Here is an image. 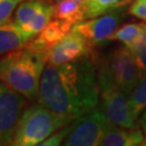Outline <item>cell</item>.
<instances>
[{
    "label": "cell",
    "mask_w": 146,
    "mask_h": 146,
    "mask_svg": "<svg viewBox=\"0 0 146 146\" xmlns=\"http://www.w3.org/2000/svg\"><path fill=\"white\" fill-rule=\"evenodd\" d=\"M37 101L73 121L96 108L100 88L95 61L87 56L62 65L48 64Z\"/></svg>",
    "instance_id": "6da1fadb"
},
{
    "label": "cell",
    "mask_w": 146,
    "mask_h": 146,
    "mask_svg": "<svg viewBox=\"0 0 146 146\" xmlns=\"http://www.w3.org/2000/svg\"><path fill=\"white\" fill-rule=\"evenodd\" d=\"M46 64L43 55L26 47L12 51L0 60V82L35 102Z\"/></svg>",
    "instance_id": "7a4b0ae2"
},
{
    "label": "cell",
    "mask_w": 146,
    "mask_h": 146,
    "mask_svg": "<svg viewBox=\"0 0 146 146\" xmlns=\"http://www.w3.org/2000/svg\"><path fill=\"white\" fill-rule=\"evenodd\" d=\"M72 121L40 103L27 106L17 122L12 145H40L49 136Z\"/></svg>",
    "instance_id": "3957f363"
},
{
    "label": "cell",
    "mask_w": 146,
    "mask_h": 146,
    "mask_svg": "<svg viewBox=\"0 0 146 146\" xmlns=\"http://www.w3.org/2000/svg\"><path fill=\"white\" fill-rule=\"evenodd\" d=\"M98 68L101 108L114 125L123 128H137L129 96L116 84L105 58L95 60Z\"/></svg>",
    "instance_id": "277c9868"
},
{
    "label": "cell",
    "mask_w": 146,
    "mask_h": 146,
    "mask_svg": "<svg viewBox=\"0 0 146 146\" xmlns=\"http://www.w3.org/2000/svg\"><path fill=\"white\" fill-rule=\"evenodd\" d=\"M110 121L101 107H96L70 122V130L63 142L65 146H96Z\"/></svg>",
    "instance_id": "5b68a950"
},
{
    "label": "cell",
    "mask_w": 146,
    "mask_h": 146,
    "mask_svg": "<svg viewBox=\"0 0 146 146\" xmlns=\"http://www.w3.org/2000/svg\"><path fill=\"white\" fill-rule=\"evenodd\" d=\"M125 15V11L121 5L114 10L76 24L73 31L84 37L91 48L96 47L110 41V37L123 21Z\"/></svg>",
    "instance_id": "8992f818"
},
{
    "label": "cell",
    "mask_w": 146,
    "mask_h": 146,
    "mask_svg": "<svg viewBox=\"0 0 146 146\" xmlns=\"http://www.w3.org/2000/svg\"><path fill=\"white\" fill-rule=\"evenodd\" d=\"M28 102L25 96L0 82V146L13 144L16 125Z\"/></svg>",
    "instance_id": "52a82bcc"
},
{
    "label": "cell",
    "mask_w": 146,
    "mask_h": 146,
    "mask_svg": "<svg viewBox=\"0 0 146 146\" xmlns=\"http://www.w3.org/2000/svg\"><path fill=\"white\" fill-rule=\"evenodd\" d=\"M54 17L51 0H24L17 5L14 22L31 41Z\"/></svg>",
    "instance_id": "ba28073f"
},
{
    "label": "cell",
    "mask_w": 146,
    "mask_h": 146,
    "mask_svg": "<svg viewBox=\"0 0 146 146\" xmlns=\"http://www.w3.org/2000/svg\"><path fill=\"white\" fill-rule=\"evenodd\" d=\"M105 60L116 84L129 96L143 75L130 49L122 44L114 49Z\"/></svg>",
    "instance_id": "9c48e42d"
},
{
    "label": "cell",
    "mask_w": 146,
    "mask_h": 146,
    "mask_svg": "<svg viewBox=\"0 0 146 146\" xmlns=\"http://www.w3.org/2000/svg\"><path fill=\"white\" fill-rule=\"evenodd\" d=\"M91 47L84 37L72 29L61 41L48 52L47 63L53 65H62L89 56Z\"/></svg>",
    "instance_id": "30bf717a"
},
{
    "label": "cell",
    "mask_w": 146,
    "mask_h": 146,
    "mask_svg": "<svg viewBox=\"0 0 146 146\" xmlns=\"http://www.w3.org/2000/svg\"><path fill=\"white\" fill-rule=\"evenodd\" d=\"M74 25L66 21L58 20V19H54L53 21L51 20L47 26L34 39H31L25 47L34 52L43 55L47 60L48 52L56 43L61 41L68 33H70Z\"/></svg>",
    "instance_id": "8fae6325"
},
{
    "label": "cell",
    "mask_w": 146,
    "mask_h": 146,
    "mask_svg": "<svg viewBox=\"0 0 146 146\" xmlns=\"http://www.w3.org/2000/svg\"><path fill=\"white\" fill-rule=\"evenodd\" d=\"M144 142V134L137 128H123L110 122L100 141V146H136Z\"/></svg>",
    "instance_id": "7c38bea8"
},
{
    "label": "cell",
    "mask_w": 146,
    "mask_h": 146,
    "mask_svg": "<svg viewBox=\"0 0 146 146\" xmlns=\"http://www.w3.org/2000/svg\"><path fill=\"white\" fill-rule=\"evenodd\" d=\"M29 42L15 22L0 25V56L22 49Z\"/></svg>",
    "instance_id": "4fadbf2b"
},
{
    "label": "cell",
    "mask_w": 146,
    "mask_h": 146,
    "mask_svg": "<svg viewBox=\"0 0 146 146\" xmlns=\"http://www.w3.org/2000/svg\"><path fill=\"white\" fill-rule=\"evenodd\" d=\"M54 5V17L63 20L72 25L84 21V0H58Z\"/></svg>",
    "instance_id": "5bb4252c"
},
{
    "label": "cell",
    "mask_w": 146,
    "mask_h": 146,
    "mask_svg": "<svg viewBox=\"0 0 146 146\" xmlns=\"http://www.w3.org/2000/svg\"><path fill=\"white\" fill-rule=\"evenodd\" d=\"M144 27H145V23L125 24L123 26L117 28V31L110 37V41L116 40V41H119L122 44H125V47H130L141 35Z\"/></svg>",
    "instance_id": "9a60e30c"
},
{
    "label": "cell",
    "mask_w": 146,
    "mask_h": 146,
    "mask_svg": "<svg viewBox=\"0 0 146 146\" xmlns=\"http://www.w3.org/2000/svg\"><path fill=\"white\" fill-rule=\"evenodd\" d=\"M129 101L132 113L137 119L146 108V72L143 73L135 88L129 94Z\"/></svg>",
    "instance_id": "2e32d148"
},
{
    "label": "cell",
    "mask_w": 146,
    "mask_h": 146,
    "mask_svg": "<svg viewBox=\"0 0 146 146\" xmlns=\"http://www.w3.org/2000/svg\"><path fill=\"white\" fill-rule=\"evenodd\" d=\"M122 0H84V20L92 19L121 5Z\"/></svg>",
    "instance_id": "e0dca14e"
},
{
    "label": "cell",
    "mask_w": 146,
    "mask_h": 146,
    "mask_svg": "<svg viewBox=\"0 0 146 146\" xmlns=\"http://www.w3.org/2000/svg\"><path fill=\"white\" fill-rule=\"evenodd\" d=\"M132 52L134 58L139 64L140 68L142 69L143 73L146 72V24L141 35L135 41L131 44L130 47H128Z\"/></svg>",
    "instance_id": "ac0fdd59"
},
{
    "label": "cell",
    "mask_w": 146,
    "mask_h": 146,
    "mask_svg": "<svg viewBox=\"0 0 146 146\" xmlns=\"http://www.w3.org/2000/svg\"><path fill=\"white\" fill-rule=\"evenodd\" d=\"M24 0H0V25L11 22L12 14Z\"/></svg>",
    "instance_id": "d6986e66"
},
{
    "label": "cell",
    "mask_w": 146,
    "mask_h": 146,
    "mask_svg": "<svg viewBox=\"0 0 146 146\" xmlns=\"http://www.w3.org/2000/svg\"><path fill=\"white\" fill-rule=\"evenodd\" d=\"M73 122V121H72ZM70 130V123L69 125H65L64 128L60 129L56 131L55 133H53L52 135H50L47 140L42 142L40 145L42 146H58V145H63V142L66 139L68 132Z\"/></svg>",
    "instance_id": "ffe728a7"
},
{
    "label": "cell",
    "mask_w": 146,
    "mask_h": 146,
    "mask_svg": "<svg viewBox=\"0 0 146 146\" xmlns=\"http://www.w3.org/2000/svg\"><path fill=\"white\" fill-rule=\"evenodd\" d=\"M129 13L146 22V0H134L129 8Z\"/></svg>",
    "instance_id": "44dd1931"
},
{
    "label": "cell",
    "mask_w": 146,
    "mask_h": 146,
    "mask_svg": "<svg viewBox=\"0 0 146 146\" xmlns=\"http://www.w3.org/2000/svg\"><path fill=\"white\" fill-rule=\"evenodd\" d=\"M139 125L142 128V130L146 133V108L145 110L142 113L141 117H140V120H139Z\"/></svg>",
    "instance_id": "7402d4cb"
},
{
    "label": "cell",
    "mask_w": 146,
    "mask_h": 146,
    "mask_svg": "<svg viewBox=\"0 0 146 146\" xmlns=\"http://www.w3.org/2000/svg\"><path fill=\"white\" fill-rule=\"evenodd\" d=\"M52 1H53V2H55V1H58V0H52Z\"/></svg>",
    "instance_id": "603a6c76"
}]
</instances>
